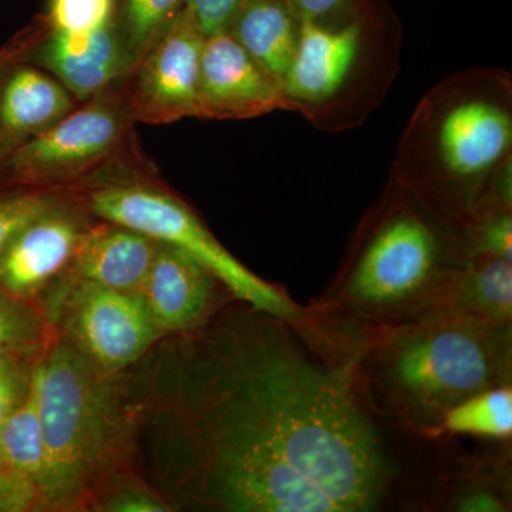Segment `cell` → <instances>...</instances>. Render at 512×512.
<instances>
[{
  "label": "cell",
  "instance_id": "7c38bea8",
  "mask_svg": "<svg viewBox=\"0 0 512 512\" xmlns=\"http://www.w3.org/2000/svg\"><path fill=\"white\" fill-rule=\"evenodd\" d=\"M12 57L35 64L84 101L127 82L131 73L116 26L90 33H64L40 22Z\"/></svg>",
  "mask_w": 512,
  "mask_h": 512
},
{
  "label": "cell",
  "instance_id": "30bf717a",
  "mask_svg": "<svg viewBox=\"0 0 512 512\" xmlns=\"http://www.w3.org/2000/svg\"><path fill=\"white\" fill-rule=\"evenodd\" d=\"M205 36L185 3L170 28L141 57L126 82L137 124L198 119V83Z\"/></svg>",
  "mask_w": 512,
  "mask_h": 512
},
{
  "label": "cell",
  "instance_id": "2e32d148",
  "mask_svg": "<svg viewBox=\"0 0 512 512\" xmlns=\"http://www.w3.org/2000/svg\"><path fill=\"white\" fill-rule=\"evenodd\" d=\"M157 247L156 239L141 232L97 220L87 229L70 264L53 282L92 284L138 295Z\"/></svg>",
  "mask_w": 512,
  "mask_h": 512
},
{
  "label": "cell",
  "instance_id": "e0dca14e",
  "mask_svg": "<svg viewBox=\"0 0 512 512\" xmlns=\"http://www.w3.org/2000/svg\"><path fill=\"white\" fill-rule=\"evenodd\" d=\"M301 19L288 0H245L229 33L282 87L298 49Z\"/></svg>",
  "mask_w": 512,
  "mask_h": 512
},
{
  "label": "cell",
  "instance_id": "8fae6325",
  "mask_svg": "<svg viewBox=\"0 0 512 512\" xmlns=\"http://www.w3.org/2000/svg\"><path fill=\"white\" fill-rule=\"evenodd\" d=\"M96 217L74 190L20 229L0 255V286L33 302L62 274Z\"/></svg>",
  "mask_w": 512,
  "mask_h": 512
},
{
  "label": "cell",
  "instance_id": "8992f818",
  "mask_svg": "<svg viewBox=\"0 0 512 512\" xmlns=\"http://www.w3.org/2000/svg\"><path fill=\"white\" fill-rule=\"evenodd\" d=\"M74 191L96 220L134 229L192 256L237 301L279 318L298 319L305 313L306 306L293 301L282 286L255 275L225 249L201 218L151 174L138 154L111 165Z\"/></svg>",
  "mask_w": 512,
  "mask_h": 512
},
{
  "label": "cell",
  "instance_id": "ba28073f",
  "mask_svg": "<svg viewBox=\"0 0 512 512\" xmlns=\"http://www.w3.org/2000/svg\"><path fill=\"white\" fill-rule=\"evenodd\" d=\"M137 121L126 83L80 101L59 123L16 150L0 170L30 187L76 190L136 154Z\"/></svg>",
  "mask_w": 512,
  "mask_h": 512
},
{
  "label": "cell",
  "instance_id": "cb8c5ba5",
  "mask_svg": "<svg viewBox=\"0 0 512 512\" xmlns=\"http://www.w3.org/2000/svg\"><path fill=\"white\" fill-rule=\"evenodd\" d=\"M463 227L468 258L487 255L512 261V202H483Z\"/></svg>",
  "mask_w": 512,
  "mask_h": 512
},
{
  "label": "cell",
  "instance_id": "d6986e66",
  "mask_svg": "<svg viewBox=\"0 0 512 512\" xmlns=\"http://www.w3.org/2000/svg\"><path fill=\"white\" fill-rule=\"evenodd\" d=\"M456 436L511 443L512 383L481 390L454 404L426 439Z\"/></svg>",
  "mask_w": 512,
  "mask_h": 512
},
{
  "label": "cell",
  "instance_id": "5bb4252c",
  "mask_svg": "<svg viewBox=\"0 0 512 512\" xmlns=\"http://www.w3.org/2000/svg\"><path fill=\"white\" fill-rule=\"evenodd\" d=\"M225 293L231 295L200 262L158 242L138 295L161 335L180 336L207 325L221 311Z\"/></svg>",
  "mask_w": 512,
  "mask_h": 512
},
{
  "label": "cell",
  "instance_id": "3957f363",
  "mask_svg": "<svg viewBox=\"0 0 512 512\" xmlns=\"http://www.w3.org/2000/svg\"><path fill=\"white\" fill-rule=\"evenodd\" d=\"M342 339L376 416L423 439L454 404L512 383V325L444 315Z\"/></svg>",
  "mask_w": 512,
  "mask_h": 512
},
{
  "label": "cell",
  "instance_id": "5b68a950",
  "mask_svg": "<svg viewBox=\"0 0 512 512\" xmlns=\"http://www.w3.org/2000/svg\"><path fill=\"white\" fill-rule=\"evenodd\" d=\"M512 158V80L501 69L448 76L424 94L397 147L392 174L464 224Z\"/></svg>",
  "mask_w": 512,
  "mask_h": 512
},
{
  "label": "cell",
  "instance_id": "f1b7e54d",
  "mask_svg": "<svg viewBox=\"0 0 512 512\" xmlns=\"http://www.w3.org/2000/svg\"><path fill=\"white\" fill-rule=\"evenodd\" d=\"M35 360H0V430L28 393Z\"/></svg>",
  "mask_w": 512,
  "mask_h": 512
},
{
  "label": "cell",
  "instance_id": "44dd1931",
  "mask_svg": "<svg viewBox=\"0 0 512 512\" xmlns=\"http://www.w3.org/2000/svg\"><path fill=\"white\" fill-rule=\"evenodd\" d=\"M187 0H117L114 26L133 72L141 57L170 28Z\"/></svg>",
  "mask_w": 512,
  "mask_h": 512
},
{
  "label": "cell",
  "instance_id": "52a82bcc",
  "mask_svg": "<svg viewBox=\"0 0 512 512\" xmlns=\"http://www.w3.org/2000/svg\"><path fill=\"white\" fill-rule=\"evenodd\" d=\"M397 55L399 46L376 36L360 6L339 22L301 20L298 49L282 84L289 111L320 130L359 126L392 84Z\"/></svg>",
  "mask_w": 512,
  "mask_h": 512
},
{
  "label": "cell",
  "instance_id": "603a6c76",
  "mask_svg": "<svg viewBox=\"0 0 512 512\" xmlns=\"http://www.w3.org/2000/svg\"><path fill=\"white\" fill-rule=\"evenodd\" d=\"M53 330L37 303L25 301L0 286V360H36Z\"/></svg>",
  "mask_w": 512,
  "mask_h": 512
},
{
  "label": "cell",
  "instance_id": "7a4b0ae2",
  "mask_svg": "<svg viewBox=\"0 0 512 512\" xmlns=\"http://www.w3.org/2000/svg\"><path fill=\"white\" fill-rule=\"evenodd\" d=\"M468 259L464 227L390 174L360 218L338 274L309 309L350 328L444 315Z\"/></svg>",
  "mask_w": 512,
  "mask_h": 512
},
{
  "label": "cell",
  "instance_id": "7402d4cb",
  "mask_svg": "<svg viewBox=\"0 0 512 512\" xmlns=\"http://www.w3.org/2000/svg\"><path fill=\"white\" fill-rule=\"evenodd\" d=\"M0 458L30 474L42 490L45 440L33 376L28 393L0 430Z\"/></svg>",
  "mask_w": 512,
  "mask_h": 512
},
{
  "label": "cell",
  "instance_id": "ffe728a7",
  "mask_svg": "<svg viewBox=\"0 0 512 512\" xmlns=\"http://www.w3.org/2000/svg\"><path fill=\"white\" fill-rule=\"evenodd\" d=\"M510 456L454 471L437 487L441 510L457 512L511 511Z\"/></svg>",
  "mask_w": 512,
  "mask_h": 512
},
{
  "label": "cell",
  "instance_id": "6da1fadb",
  "mask_svg": "<svg viewBox=\"0 0 512 512\" xmlns=\"http://www.w3.org/2000/svg\"><path fill=\"white\" fill-rule=\"evenodd\" d=\"M168 396L173 487L228 512H372L396 467L352 360L305 320L245 305L180 335Z\"/></svg>",
  "mask_w": 512,
  "mask_h": 512
},
{
  "label": "cell",
  "instance_id": "4dcf8cb0",
  "mask_svg": "<svg viewBox=\"0 0 512 512\" xmlns=\"http://www.w3.org/2000/svg\"><path fill=\"white\" fill-rule=\"evenodd\" d=\"M301 20L333 23L355 13L359 0H288Z\"/></svg>",
  "mask_w": 512,
  "mask_h": 512
},
{
  "label": "cell",
  "instance_id": "9a60e30c",
  "mask_svg": "<svg viewBox=\"0 0 512 512\" xmlns=\"http://www.w3.org/2000/svg\"><path fill=\"white\" fill-rule=\"evenodd\" d=\"M79 101L35 64L0 59V165L20 147L59 123Z\"/></svg>",
  "mask_w": 512,
  "mask_h": 512
},
{
  "label": "cell",
  "instance_id": "4316f807",
  "mask_svg": "<svg viewBox=\"0 0 512 512\" xmlns=\"http://www.w3.org/2000/svg\"><path fill=\"white\" fill-rule=\"evenodd\" d=\"M93 511L103 512H168L173 511L171 505L151 490L147 484L140 483L138 478L121 476L101 494Z\"/></svg>",
  "mask_w": 512,
  "mask_h": 512
},
{
  "label": "cell",
  "instance_id": "277c9868",
  "mask_svg": "<svg viewBox=\"0 0 512 512\" xmlns=\"http://www.w3.org/2000/svg\"><path fill=\"white\" fill-rule=\"evenodd\" d=\"M32 376L45 440L42 511H93L130 473L140 403L123 372L94 365L56 332Z\"/></svg>",
  "mask_w": 512,
  "mask_h": 512
},
{
  "label": "cell",
  "instance_id": "9c48e42d",
  "mask_svg": "<svg viewBox=\"0 0 512 512\" xmlns=\"http://www.w3.org/2000/svg\"><path fill=\"white\" fill-rule=\"evenodd\" d=\"M49 288L42 312L50 328L107 372H124L163 336L137 293L59 282Z\"/></svg>",
  "mask_w": 512,
  "mask_h": 512
},
{
  "label": "cell",
  "instance_id": "f546056e",
  "mask_svg": "<svg viewBox=\"0 0 512 512\" xmlns=\"http://www.w3.org/2000/svg\"><path fill=\"white\" fill-rule=\"evenodd\" d=\"M245 0H187L204 36L229 32Z\"/></svg>",
  "mask_w": 512,
  "mask_h": 512
},
{
  "label": "cell",
  "instance_id": "484cf974",
  "mask_svg": "<svg viewBox=\"0 0 512 512\" xmlns=\"http://www.w3.org/2000/svg\"><path fill=\"white\" fill-rule=\"evenodd\" d=\"M117 0H49L42 18L49 28L64 33H90L113 25Z\"/></svg>",
  "mask_w": 512,
  "mask_h": 512
},
{
  "label": "cell",
  "instance_id": "d4e9b609",
  "mask_svg": "<svg viewBox=\"0 0 512 512\" xmlns=\"http://www.w3.org/2000/svg\"><path fill=\"white\" fill-rule=\"evenodd\" d=\"M67 191L22 185L18 191L0 194V255L20 229L55 207Z\"/></svg>",
  "mask_w": 512,
  "mask_h": 512
},
{
  "label": "cell",
  "instance_id": "4fadbf2b",
  "mask_svg": "<svg viewBox=\"0 0 512 512\" xmlns=\"http://www.w3.org/2000/svg\"><path fill=\"white\" fill-rule=\"evenodd\" d=\"M289 111L282 87L229 32L207 36L198 83V119L248 120Z\"/></svg>",
  "mask_w": 512,
  "mask_h": 512
},
{
  "label": "cell",
  "instance_id": "83f0119b",
  "mask_svg": "<svg viewBox=\"0 0 512 512\" xmlns=\"http://www.w3.org/2000/svg\"><path fill=\"white\" fill-rule=\"evenodd\" d=\"M42 511V490L35 478L0 458V512Z\"/></svg>",
  "mask_w": 512,
  "mask_h": 512
},
{
  "label": "cell",
  "instance_id": "ac0fdd59",
  "mask_svg": "<svg viewBox=\"0 0 512 512\" xmlns=\"http://www.w3.org/2000/svg\"><path fill=\"white\" fill-rule=\"evenodd\" d=\"M444 315L512 325V261L487 255L468 258Z\"/></svg>",
  "mask_w": 512,
  "mask_h": 512
}]
</instances>
